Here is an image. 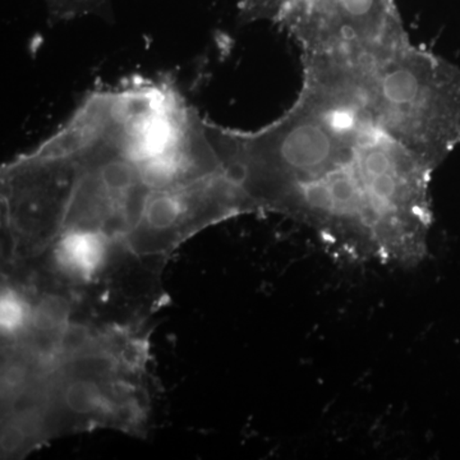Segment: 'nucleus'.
<instances>
[{
    "mask_svg": "<svg viewBox=\"0 0 460 460\" xmlns=\"http://www.w3.org/2000/svg\"><path fill=\"white\" fill-rule=\"evenodd\" d=\"M301 57L302 78L349 100L436 171L460 144V68L407 30Z\"/></svg>",
    "mask_w": 460,
    "mask_h": 460,
    "instance_id": "obj_3",
    "label": "nucleus"
},
{
    "mask_svg": "<svg viewBox=\"0 0 460 460\" xmlns=\"http://www.w3.org/2000/svg\"><path fill=\"white\" fill-rule=\"evenodd\" d=\"M208 129L256 213L301 223L345 261L414 269L428 257L436 169L335 91L302 78L268 126Z\"/></svg>",
    "mask_w": 460,
    "mask_h": 460,
    "instance_id": "obj_1",
    "label": "nucleus"
},
{
    "mask_svg": "<svg viewBox=\"0 0 460 460\" xmlns=\"http://www.w3.org/2000/svg\"><path fill=\"white\" fill-rule=\"evenodd\" d=\"M151 325L75 314L62 296L27 302L2 341L3 460L65 436L111 429L144 438L153 417Z\"/></svg>",
    "mask_w": 460,
    "mask_h": 460,
    "instance_id": "obj_2",
    "label": "nucleus"
}]
</instances>
